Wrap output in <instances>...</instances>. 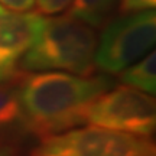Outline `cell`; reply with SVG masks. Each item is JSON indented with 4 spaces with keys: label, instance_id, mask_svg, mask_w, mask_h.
Returning <instances> with one entry per match:
<instances>
[{
    "label": "cell",
    "instance_id": "obj_1",
    "mask_svg": "<svg viewBox=\"0 0 156 156\" xmlns=\"http://www.w3.org/2000/svg\"><path fill=\"white\" fill-rule=\"evenodd\" d=\"M113 85L114 81L107 75L23 73L19 95L29 134L42 139L84 124L91 104Z\"/></svg>",
    "mask_w": 156,
    "mask_h": 156
},
{
    "label": "cell",
    "instance_id": "obj_4",
    "mask_svg": "<svg viewBox=\"0 0 156 156\" xmlns=\"http://www.w3.org/2000/svg\"><path fill=\"white\" fill-rule=\"evenodd\" d=\"M155 9L127 12L110 22L94 54V65L106 74H119L155 46Z\"/></svg>",
    "mask_w": 156,
    "mask_h": 156
},
{
    "label": "cell",
    "instance_id": "obj_5",
    "mask_svg": "<svg viewBox=\"0 0 156 156\" xmlns=\"http://www.w3.org/2000/svg\"><path fill=\"white\" fill-rule=\"evenodd\" d=\"M85 123L151 137L156 127L155 98L126 84L113 85L91 104Z\"/></svg>",
    "mask_w": 156,
    "mask_h": 156
},
{
    "label": "cell",
    "instance_id": "obj_14",
    "mask_svg": "<svg viewBox=\"0 0 156 156\" xmlns=\"http://www.w3.org/2000/svg\"><path fill=\"white\" fill-rule=\"evenodd\" d=\"M2 12H6V10L3 9V7H2V6H0V13H2Z\"/></svg>",
    "mask_w": 156,
    "mask_h": 156
},
{
    "label": "cell",
    "instance_id": "obj_3",
    "mask_svg": "<svg viewBox=\"0 0 156 156\" xmlns=\"http://www.w3.org/2000/svg\"><path fill=\"white\" fill-rule=\"evenodd\" d=\"M28 156H156L149 137L91 126L42 137Z\"/></svg>",
    "mask_w": 156,
    "mask_h": 156
},
{
    "label": "cell",
    "instance_id": "obj_13",
    "mask_svg": "<svg viewBox=\"0 0 156 156\" xmlns=\"http://www.w3.org/2000/svg\"><path fill=\"white\" fill-rule=\"evenodd\" d=\"M0 156H19V152L12 142L0 139Z\"/></svg>",
    "mask_w": 156,
    "mask_h": 156
},
{
    "label": "cell",
    "instance_id": "obj_8",
    "mask_svg": "<svg viewBox=\"0 0 156 156\" xmlns=\"http://www.w3.org/2000/svg\"><path fill=\"white\" fill-rule=\"evenodd\" d=\"M120 81L129 87L140 90L146 94L156 93V55L152 51L145 58L137 59L132 65L120 71Z\"/></svg>",
    "mask_w": 156,
    "mask_h": 156
},
{
    "label": "cell",
    "instance_id": "obj_11",
    "mask_svg": "<svg viewBox=\"0 0 156 156\" xmlns=\"http://www.w3.org/2000/svg\"><path fill=\"white\" fill-rule=\"evenodd\" d=\"M155 5H156V0H122L120 10L123 13L147 10V9H155Z\"/></svg>",
    "mask_w": 156,
    "mask_h": 156
},
{
    "label": "cell",
    "instance_id": "obj_2",
    "mask_svg": "<svg viewBox=\"0 0 156 156\" xmlns=\"http://www.w3.org/2000/svg\"><path fill=\"white\" fill-rule=\"evenodd\" d=\"M97 35L94 28L71 15L45 19L39 38L20 61L22 73L65 71L91 75Z\"/></svg>",
    "mask_w": 156,
    "mask_h": 156
},
{
    "label": "cell",
    "instance_id": "obj_12",
    "mask_svg": "<svg viewBox=\"0 0 156 156\" xmlns=\"http://www.w3.org/2000/svg\"><path fill=\"white\" fill-rule=\"evenodd\" d=\"M35 5V0H0V6L10 12L22 13L30 10Z\"/></svg>",
    "mask_w": 156,
    "mask_h": 156
},
{
    "label": "cell",
    "instance_id": "obj_7",
    "mask_svg": "<svg viewBox=\"0 0 156 156\" xmlns=\"http://www.w3.org/2000/svg\"><path fill=\"white\" fill-rule=\"evenodd\" d=\"M19 77L0 83V139L9 142L13 137L29 134L19 95Z\"/></svg>",
    "mask_w": 156,
    "mask_h": 156
},
{
    "label": "cell",
    "instance_id": "obj_9",
    "mask_svg": "<svg viewBox=\"0 0 156 156\" xmlns=\"http://www.w3.org/2000/svg\"><path fill=\"white\" fill-rule=\"evenodd\" d=\"M119 0H74L69 15L93 28H101L112 17Z\"/></svg>",
    "mask_w": 156,
    "mask_h": 156
},
{
    "label": "cell",
    "instance_id": "obj_6",
    "mask_svg": "<svg viewBox=\"0 0 156 156\" xmlns=\"http://www.w3.org/2000/svg\"><path fill=\"white\" fill-rule=\"evenodd\" d=\"M45 19L35 13H0V83L17 78L23 55L36 42Z\"/></svg>",
    "mask_w": 156,
    "mask_h": 156
},
{
    "label": "cell",
    "instance_id": "obj_10",
    "mask_svg": "<svg viewBox=\"0 0 156 156\" xmlns=\"http://www.w3.org/2000/svg\"><path fill=\"white\" fill-rule=\"evenodd\" d=\"M74 0H35L36 7H38L39 15H48V16H54L64 12Z\"/></svg>",
    "mask_w": 156,
    "mask_h": 156
}]
</instances>
